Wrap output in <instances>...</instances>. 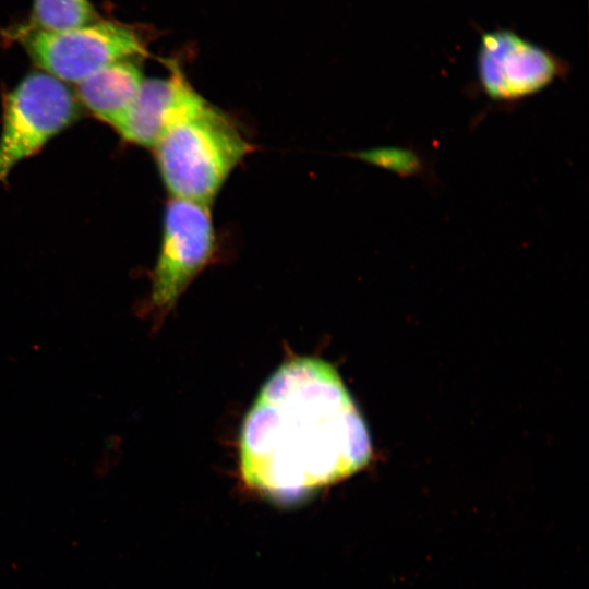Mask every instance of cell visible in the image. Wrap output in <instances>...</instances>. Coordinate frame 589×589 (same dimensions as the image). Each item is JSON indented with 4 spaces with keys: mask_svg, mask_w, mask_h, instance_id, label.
<instances>
[{
    "mask_svg": "<svg viewBox=\"0 0 589 589\" xmlns=\"http://www.w3.org/2000/svg\"><path fill=\"white\" fill-rule=\"evenodd\" d=\"M131 61L110 63L77 83V95L100 120L117 129L135 103L143 84Z\"/></svg>",
    "mask_w": 589,
    "mask_h": 589,
    "instance_id": "8",
    "label": "cell"
},
{
    "mask_svg": "<svg viewBox=\"0 0 589 589\" xmlns=\"http://www.w3.org/2000/svg\"><path fill=\"white\" fill-rule=\"evenodd\" d=\"M77 116L62 81L46 72L26 75L7 96L0 135V180Z\"/></svg>",
    "mask_w": 589,
    "mask_h": 589,
    "instance_id": "4",
    "label": "cell"
},
{
    "mask_svg": "<svg viewBox=\"0 0 589 589\" xmlns=\"http://www.w3.org/2000/svg\"><path fill=\"white\" fill-rule=\"evenodd\" d=\"M19 39L46 73L76 84L110 63L144 52L132 31L107 21L63 31L28 27Z\"/></svg>",
    "mask_w": 589,
    "mask_h": 589,
    "instance_id": "5",
    "label": "cell"
},
{
    "mask_svg": "<svg viewBox=\"0 0 589 589\" xmlns=\"http://www.w3.org/2000/svg\"><path fill=\"white\" fill-rule=\"evenodd\" d=\"M153 149L170 196L209 206L251 145L231 118L206 100L169 127Z\"/></svg>",
    "mask_w": 589,
    "mask_h": 589,
    "instance_id": "2",
    "label": "cell"
},
{
    "mask_svg": "<svg viewBox=\"0 0 589 589\" xmlns=\"http://www.w3.org/2000/svg\"><path fill=\"white\" fill-rule=\"evenodd\" d=\"M94 21L96 14L88 0H34V28L63 31Z\"/></svg>",
    "mask_w": 589,
    "mask_h": 589,
    "instance_id": "9",
    "label": "cell"
},
{
    "mask_svg": "<svg viewBox=\"0 0 589 589\" xmlns=\"http://www.w3.org/2000/svg\"><path fill=\"white\" fill-rule=\"evenodd\" d=\"M164 79H147L129 113L116 129L127 141L154 147L165 131L206 99L173 64Z\"/></svg>",
    "mask_w": 589,
    "mask_h": 589,
    "instance_id": "7",
    "label": "cell"
},
{
    "mask_svg": "<svg viewBox=\"0 0 589 589\" xmlns=\"http://www.w3.org/2000/svg\"><path fill=\"white\" fill-rule=\"evenodd\" d=\"M352 157L365 164L387 170L400 178L421 176L424 163L413 149L400 146H377L351 154Z\"/></svg>",
    "mask_w": 589,
    "mask_h": 589,
    "instance_id": "10",
    "label": "cell"
},
{
    "mask_svg": "<svg viewBox=\"0 0 589 589\" xmlns=\"http://www.w3.org/2000/svg\"><path fill=\"white\" fill-rule=\"evenodd\" d=\"M564 73L561 60L509 31L486 33L478 53V79L495 103L510 104L536 95Z\"/></svg>",
    "mask_w": 589,
    "mask_h": 589,
    "instance_id": "6",
    "label": "cell"
},
{
    "mask_svg": "<svg viewBox=\"0 0 589 589\" xmlns=\"http://www.w3.org/2000/svg\"><path fill=\"white\" fill-rule=\"evenodd\" d=\"M368 428L337 370L302 357L261 387L239 437L244 483L276 502H297L362 469Z\"/></svg>",
    "mask_w": 589,
    "mask_h": 589,
    "instance_id": "1",
    "label": "cell"
},
{
    "mask_svg": "<svg viewBox=\"0 0 589 589\" xmlns=\"http://www.w3.org/2000/svg\"><path fill=\"white\" fill-rule=\"evenodd\" d=\"M216 235L208 205L170 197L153 271L149 310L163 320L193 279L212 261Z\"/></svg>",
    "mask_w": 589,
    "mask_h": 589,
    "instance_id": "3",
    "label": "cell"
}]
</instances>
